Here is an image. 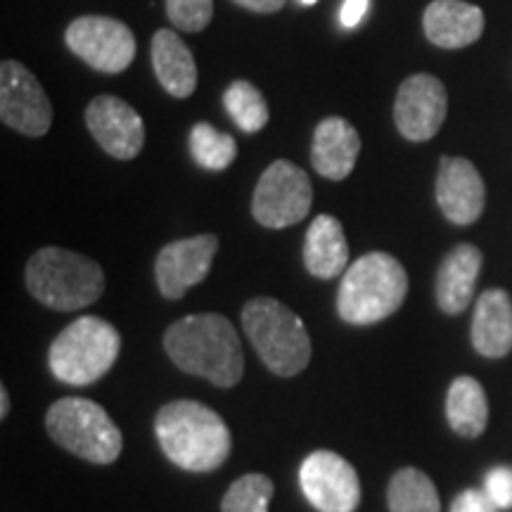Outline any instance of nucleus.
<instances>
[{
  "label": "nucleus",
  "mask_w": 512,
  "mask_h": 512,
  "mask_svg": "<svg viewBox=\"0 0 512 512\" xmlns=\"http://www.w3.org/2000/svg\"><path fill=\"white\" fill-rule=\"evenodd\" d=\"M164 349L183 373L204 377L216 387H235L245 373L238 332L219 313H197L176 320L166 330Z\"/></svg>",
  "instance_id": "obj_1"
},
{
  "label": "nucleus",
  "mask_w": 512,
  "mask_h": 512,
  "mask_svg": "<svg viewBox=\"0 0 512 512\" xmlns=\"http://www.w3.org/2000/svg\"><path fill=\"white\" fill-rule=\"evenodd\" d=\"M155 432L164 456L188 472L219 470L233 446L221 415L197 401L166 403L157 413Z\"/></svg>",
  "instance_id": "obj_2"
},
{
  "label": "nucleus",
  "mask_w": 512,
  "mask_h": 512,
  "mask_svg": "<svg viewBox=\"0 0 512 512\" xmlns=\"http://www.w3.org/2000/svg\"><path fill=\"white\" fill-rule=\"evenodd\" d=\"M408 294L406 268L387 252H370L344 273L337 292V313L344 323L373 325L401 309Z\"/></svg>",
  "instance_id": "obj_3"
},
{
  "label": "nucleus",
  "mask_w": 512,
  "mask_h": 512,
  "mask_svg": "<svg viewBox=\"0 0 512 512\" xmlns=\"http://www.w3.org/2000/svg\"><path fill=\"white\" fill-rule=\"evenodd\" d=\"M24 278L38 302L55 311L83 309L105 292V273L98 261L62 247L38 249Z\"/></svg>",
  "instance_id": "obj_4"
},
{
  "label": "nucleus",
  "mask_w": 512,
  "mask_h": 512,
  "mask_svg": "<svg viewBox=\"0 0 512 512\" xmlns=\"http://www.w3.org/2000/svg\"><path fill=\"white\" fill-rule=\"evenodd\" d=\"M242 328L271 373L294 377L309 366L311 337L302 318L283 302L256 297L242 309Z\"/></svg>",
  "instance_id": "obj_5"
},
{
  "label": "nucleus",
  "mask_w": 512,
  "mask_h": 512,
  "mask_svg": "<svg viewBox=\"0 0 512 512\" xmlns=\"http://www.w3.org/2000/svg\"><path fill=\"white\" fill-rule=\"evenodd\" d=\"M121 335L107 320L83 316L55 337L48 351V366L57 380L72 387L98 382L117 361Z\"/></svg>",
  "instance_id": "obj_6"
},
{
  "label": "nucleus",
  "mask_w": 512,
  "mask_h": 512,
  "mask_svg": "<svg viewBox=\"0 0 512 512\" xmlns=\"http://www.w3.org/2000/svg\"><path fill=\"white\" fill-rule=\"evenodd\" d=\"M46 430L57 446L95 465L114 463L124 446L105 408L81 396L55 401L46 415Z\"/></svg>",
  "instance_id": "obj_7"
},
{
  "label": "nucleus",
  "mask_w": 512,
  "mask_h": 512,
  "mask_svg": "<svg viewBox=\"0 0 512 512\" xmlns=\"http://www.w3.org/2000/svg\"><path fill=\"white\" fill-rule=\"evenodd\" d=\"M313 204L311 178L297 164L278 159L261 174L254 188L252 214L264 228L283 230L309 216Z\"/></svg>",
  "instance_id": "obj_8"
},
{
  "label": "nucleus",
  "mask_w": 512,
  "mask_h": 512,
  "mask_svg": "<svg viewBox=\"0 0 512 512\" xmlns=\"http://www.w3.org/2000/svg\"><path fill=\"white\" fill-rule=\"evenodd\" d=\"M69 50L102 74H121L136 57V36L124 22L102 15L74 19L64 34Z\"/></svg>",
  "instance_id": "obj_9"
},
{
  "label": "nucleus",
  "mask_w": 512,
  "mask_h": 512,
  "mask_svg": "<svg viewBox=\"0 0 512 512\" xmlns=\"http://www.w3.org/2000/svg\"><path fill=\"white\" fill-rule=\"evenodd\" d=\"M0 119L12 131L41 138L53 124V105L48 93L24 64L5 60L0 64Z\"/></svg>",
  "instance_id": "obj_10"
},
{
  "label": "nucleus",
  "mask_w": 512,
  "mask_h": 512,
  "mask_svg": "<svg viewBox=\"0 0 512 512\" xmlns=\"http://www.w3.org/2000/svg\"><path fill=\"white\" fill-rule=\"evenodd\" d=\"M299 484L320 512H354L361 503V482L354 465L335 451H313L299 467Z\"/></svg>",
  "instance_id": "obj_11"
},
{
  "label": "nucleus",
  "mask_w": 512,
  "mask_h": 512,
  "mask_svg": "<svg viewBox=\"0 0 512 512\" xmlns=\"http://www.w3.org/2000/svg\"><path fill=\"white\" fill-rule=\"evenodd\" d=\"M448 112L444 83L432 74H413L401 83L394 102V121L403 138L413 143L432 140L441 131Z\"/></svg>",
  "instance_id": "obj_12"
},
{
  "label": "nucleus",
  "mask_w": 512,
  "mask_h": 512,
  "mask_svg": "<svg viewBox=\"0 0 512 512\" xmlns=\"http://www.w3.org/2000/svg\"><path fill=\"white\" fill-rule=\"evenodd\" d=\"M86 124L107 155L114 159H133L145 145L143 117L117 95H98L86 107Z\"/></svg>",
  "instance_id": "obj_13"
},
{
  "label": "nucleus",
  "mask_w": 512,
  "mask_h": 512,
  "mask_svg": "<svg viewBox=\"0 0 512 512\" xmlns=\"http://www.w3.org/2000/svg\"><path fill=\"white\" fill-rule=\"evenodd\" d=\"M219 252L216 235H195L162 247L157 254V287L166 299H181L192 285H200Z\"/></svg>",
  "instance_id": "obj_14"
},
{
  "label": "nucleus",
  "mask_w": 512,
  "mask_h": 512,
  "mask_svg": "<svg viewBox=\"0 0 512 512\" xmlns=\"http://www.w3.org/2000/svg\"><path fill=\"white\" fill-rule=\"evenodd\" d=\"M441 214L456 226H470L482 216L486 188L477 166L463 157H441L437 176Z\"/></svg>",
  "instance_id": "obj_15"
},
{
  "label": "nucleus",
  "mask_w": 512,
  "mask_h": 512,
  "mask_svg": "<svg viewBox=\"0 0 512 512\" xmlns=\"http://www.w3.org/2000/svg\"><path fill=\"white\" fill-rule=\"evenodd\" d=\"M358 152L361 138L347 119L328 117L313 131L311 164L328 181H344L354 171Z\"/></svg>",
  "instance_id": "obj_16"
},
{
  "label": "nucleus",
  "mask_w": 512,
  "mask_h": 512,
  "mask_svg": "<svg viewBox=\"0 0 512 512\" xmlns=\"http://www.w3.org/2000/svg\"><path fill=\"white\" fill-rule=\"evenodd\" d=\"M422 27L434 46L446 50L465 48L484 34V12L463 0H434L427 5Z\"/></svg>",
  "instance_id": "obj_17"
},
{
  "label": "nucleus",
  "mask_w": 512,
  "mask_h": 512,
  "mask_svg": "<svg viewBox=\"0 0 512 512\" xmlns=\"http://www.w3.org/2000/svg\"><path fill=\"white\" fill-rule=\"evenodd\" d=\"M482 261L484 256L479 247L470 245V242L458 245L446 256L437 275V302L441 311L448 316H458L467 309V304L472 302V294H475Z\"/></svg>",
  "instance_id": "obj_18"
},
{
  "label": "nucleus",
  "mask_w": 512,
  "mask_h": 512,
  "mask_svg": "<svg viewBox=\"0 0 512 512\" xmlns=\"http://www.w3.org/2000/svg\"><path fill=\"white\" fill-rule=\"evenodd\" d=\"M472 344L484 358H503L512 351V299L505 290H486L479 297Z\"/></svg>",
  "instance_id": "obj_19"
},
{
  "label": "nucleus",
  "mask_w": 512,
  "mask_h": 512,
  "mask_svg": "<svg viewBox=\"0 0 512 512\" xmlns=\"http://www.w3.org/2000/svg\"><path fill=\"white\" fill-rule=\"evenodd\" d=\"M152 67L157 81L174 98H190L197 88V64L176 31L159 29L152 38Z\"/></svg>",
  "instance_id": "obj_20"
},
{
  "label": "nucleus",
  "mask_w": 512,
  "mask_h": 512,
  "mask_svg": "<svg viewBox=\"0 0 512 512\" xmlns=\"http://www.w3.org/2000/svg\"><path fill=\"white\" fill-rule=\"evenodd\" d=\"M306 271L320 280H332L347 271L349 245L339 219L320 214L313 219L304 245Z\"/></svg>",
  "instance_id": "obj_21"
},
{
  "label": "nucleus",
  "mask_w": 512,
  "mask_h": 512,
  "mask_svg": "<svg viewBox=\"0 0 512 512\" xmlns=\"http://www.w3.org/2000/svg\"><path fill=\"white\" fill-rule=\"evenodd\" d=\"M446 418L460 437L475 439L489 425V401L475 377L463 375L453 380L446 394Z\"/></svg>",
  "instance_id": "obj_22"
},
{
  "label": "nucleus",
  "mask_w": 512,
  "mask_h": 512,
  "mask_svg": "<svg viewBox=\"0 0 512 512\" xmlns=\"http://www.w3.org/2000/svg\"><path fill=\"white\" fill-rule=\"evenodd\" d=\"M389 512H441L437 486L418 467H403L387 489Z\"/></svg>",
  "instance_id": "obj_23"
},
{
  "label": "nucleus",
  "mask_w": 512,
  "mask_h": 512,
  "mask_svg": "<svg viewBox=\"0 0 512 512\" xmlns=\"http://www.w3.org/2000/svg\"><path fill=\"white\" fill-rule=\"evenodd\" d=\"M190 155L202 169L226 171L238 157V143L228 133H221L207 121H200L190 131Z\"/></svg>",
  "instance_id": "obj_24"
},
{
  "label": "nucleus",
  "mask_w": 512,
  "mask_h": 512,
  "mask_svg": "<svg viewBox=\"0 0 512 512\" xmlns=\"http://www.w3.org/2000/svg\"><path fill=\"white\" fill-rule=\"evenodd\" d=\"M223 107L230 114V119L238 124L240 131L259 133L268 124V105L264 95L249 81H233L223 93Z\"/></svg>",
  "instance_id": "obj_25"
},
{
  "label": "nucleus",
  "mask_w": 512,
  "mask_h": 512,
  "mask_svg": "<svg viewBox=\"0 0 512 512\" xmlns=\"http://www.w3.org/2000/svg\"><path fill=\"white\" fill-rule=\"evenodd\" d=\"M273 498V482L261 472L235 479L221 503V512H268Z\"/></svg>",
  "instance_id": "obj_26"
},
{
  "label": "nucleus",
  "mask_w": 512,
  "mask_h": 512,
  "mask_svg": "<svg viewBox=\"0 0 512 512\" xmlns=\"http://www.w3.org/2000/svg\"><path fill=\"white\" fill-rule=\"evenodd\" d=\"M166 15L176 29L197 34L209 27L214 17V0H166Z\"/></svg>",
  "instance_id": "obj_27"
},
{
  "label": "nucleus",
  "mask_w": 512,
  "mask_h": 512,
  "mask_svg": "<svg viewBox=\"0 0 512 512\" xmlns=\"http://www.w3.org/2000/svg\"><path fill=\"white\" fill-rule=\"evenodd\" d=\"M484 491L498 510H512V467L498 465L486 472Z\"/></svg>",
  "instance_id": "obj_28"
},
{
  "label": "nucleus",
  "mask_w": 512,
  "mask_h": 512,
  "mask_svg": "<svg viewBox=\"0 0 512 512\" xmlns=\"http://www.w3.org/2000/svg\"><path fill=\"white\" fill-rule=\"evenodd\" d=\"M451 512H501L496 508V503L486 496V491L467 489L463 494L456 496V501L451 503Z\"/></svg>",
  "instance_id": "obj_29"
},
{
  "label": "nucleus",
  "mask_w": 512,
  "mask_h": 512,
  "mask_svg": "<svg viewBox=\"0 0 512 512\" xmlns=\"http://www.w3.org/2000/svg\"><path fill=\"white\" fill-rule=\"evenodd\" d=\"M370 8V0H344L342 12H339V19H342V27L354 29L358 22H361L363 15H366Z\"/></svg>",
  "instance_id": "obj_30"
},
{
  "label": "nucleus",
  "mask_w": 512,
  "mask_h": 512,
  "mask_svg": "<svg viewBox=\"0 0 512 512\" xmlns=\"http://www.w3.org/2000/svg\"><path fill=\"white\" fill-rule=\"evenodd\" d=\"M233 3H238L245 10L259 12V15H273V12L283 10L287 0H233Z\"/></svg>",
  "instance_id": "obj_31"
},
{
  "label": "nucleus",
  "mask_w": 512,
  "mask_h": 512,
  "mask_svg": "<svg viewBox=\"0 0 512 512\" xmlns=\"http://www.w3.org/2000/svg\"><path fill=\"white\" fill-rule=\"evenodd\" d=\"M8 411H10V396H8V389H0V418H8Z\"/></svg>",
  "instance_id": "obj_32"
},
{
  "label": "nucleus",
  "mask_w": 512,
  "mask_h": 512,
  "mask_svg": "<svg viewBox=\"0 0 512 512\" xmlns=\"http://www.w3.org/2000/svg\"><path fill=\"white\" fill-rule=\"evenodd\" d=\"M304 5H313V3H318V0H302Z\"/></svg>",
  "instance_id": "obj_33"
}]
</instances>
